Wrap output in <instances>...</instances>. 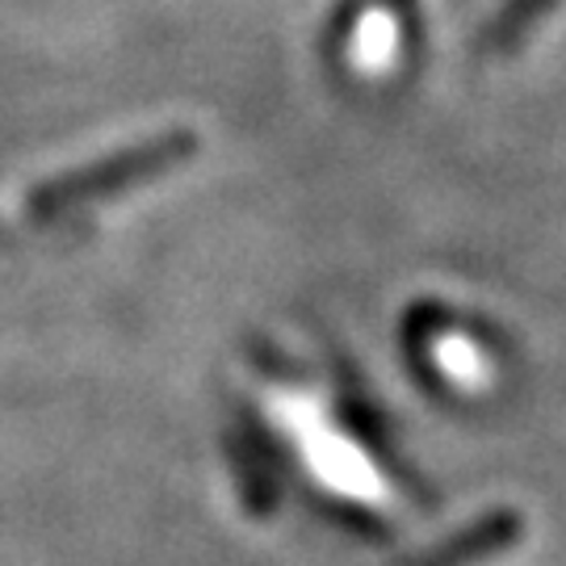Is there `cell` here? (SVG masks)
Listing matches in <instances>:
<instances>
[{"label": "cell", "mask_w": 566, "mask_h": 566, "mask_svg": "<svg viewBox=\"0 0 566 566\" xmlns=\"http://www.w3.org/2000/svg\"><path fill=\"white\" fill-rule=\"evenodd\" d=\"M189 151H193V139H189L185 130H168L160 139L126 147L118 156H105V160L93 164V168L67 172L60 181L34 189L30 210H34L39 219H63V214H72L76 206L109 198V193H118V189H126V185H135V181H147V177H160L164 168L181 164Z\"/></svg>", "instance_id": "cell-1"}]
</instances>
